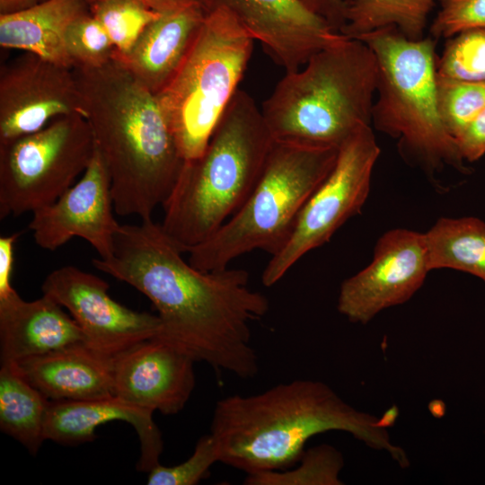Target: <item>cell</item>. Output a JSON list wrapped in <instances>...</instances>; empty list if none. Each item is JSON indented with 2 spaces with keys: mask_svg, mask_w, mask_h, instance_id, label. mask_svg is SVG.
I'll return each mask as SVG.
<instances>
[{
  "mask_svg": "<svg viewBox=\"0 0 485 485\" xmlns=\"http://www.w3.org/2000/svg\"><path fill=\"white\" fill-rule=\"evenodd\" d=\"M48 400L21 374L14 363L1 364L0 429L35 455L45 439Z\"/></svg>",
  "mask_w": 485,
  "mask_h": 485,
  "instance_id": "7402d4cb",
  "label": "cell"
},
{
  "mask_svg": "<svg viewBox=\"0 0 485 485\" xmlns=\"http://www.w3.org/2000/svg\"><path fill=\"white\" fill-rule=\"evenodd\" d=\"M152 219L119 225L112 254L96 258L99 270L128 283L154 304L158 338L216 370L241 378L259 372L251 323L269 312V301L249 287L243 269L202 271Z\"/></svg>",
  "mask_w": 485,
  "mask_h": 485,
  "instance_id": "6da1fadb",
  "label": "cell"
},
{
  "mask_svg": "<svg viewBox=\"0 0 485 485\" xmlns=\"http://www.w3.org/2000/svg\"><path fill=\"white\" fill-rule=\"evenodd\" d=\"M188 354L154 337L112 356L113 395L164 415L181 411L195 387Z\"/></svg>",
  "mask_w": 485,
  "mask_h": 485,
  "instance_id": "9a60e30c",
  "label": "cell"
},
{
  "mask_svg": "<svg viewBox=\"0 0 485 485\" xmlns=\"http://www.w3.org/2000/svg\"><path fill=\"white\" fill-rule=\"evenodd\" d=\"M204 0L194 1L161 13L142 32L131 50L114 53L126 68L154 94L173 77L206 17Z\"/></svg>",
  "mask_w": 485,
  "mask_h": 485,
  "instance_id": "ac0fdd59",
  "label": "cell"
},
{
  "mask_svg": "<svg viewBox=\"0 0 485 485\" xmlns=\"http://www.w3.org/2000/svg\"><path fill=\"white\" fill-rule=\"evenodd\" d=\"M436 75L485 82V29L466 30L446 39L443 52L436 58Z\"/></svg>",
  "mask_w": 485,
  "mask_h": 485,
  "instance_id": "83f0119b",
  "label": "cell"
},
{
  "mask_svg": "<svg viewBox=\"0 0 485 485\" xmlns=\"http://www.w3.org/2000/svg\"><path fill=\"white\" fill-rule=\"evenodd\" d=\"M74 113L84 115L72 67L25 52L1 69L0 143L37 132Z\"/></svg>",
  "mask_w": 485,
  "mask_h": 485,
  "instance_id": "4fadbf2b",
  "label": "cell"
},
{
  "mask_svg": "<svg viewBox=\"0 0 485 485\" xmlns=\"http://www.w3.org/2000/svg\"><path fill=\"white\" fill-rule=\"evenodd\" d=\"M219 462L216 441L209 433L201 436L193 454L184 462L164 466H154L147 477L149 485H195L209 474L210 467Z\"/></svg>",
  "mask_w": 485,
  "mask_h": 485,
  "instance_id": "f546056e",
  "label": "cell"
},
{
  "mask_svg": "<svg viewBox=\"0 0 485 485\" xmlns=\"http://www.w3.org/2000/svg\"><path fill=\"white\" fill-rule=\"evenodd\" d=\"M429 267L466 272L485 284V222L473 216L439 218L425 233Z\"/></svg>",
  "mask_w": 485,
  "mask_h": 485,
  "instance_id": "603a6c76",
  "label": "cell"
},
{
  "mask_svg": "<svg viewBox=\"0 0 485 485\" xmlns=\"http://www.w3.org/2000/svg\"><path fill=\"white\" fill-rule=\"evenodd\" d=\"M41 290L69 312L86 344L102 354L112 357L160 334L157 314L122 305L109 295L105 280L75 266L51 271Z\"/></svg>",
  "mask_w": 485,
  "mask_h": 485,
  "instance_id": "7c38bea8",
  "label": "cell"
},
{
  "mask_svg": "<svg viewBox=\"0 0 485 485\" xmlns=\"http://www.w3.org/2000/svg\"><path fill=\"white\" fill-rule=\"evenodd\" d=\"M39 3V0H0V14L24 10Z\"/></svg>",
  "mask_w": 485,
  "mask_h": 485,
  "instance_id": "d590c367",
  "label": "cell"
},
{
  "mask_svg": "<svg viewBox=\"0 0 485 485\" xmlns=\"http://www.w3.org/2000/svg\"><path fill=\"white\" fill-rule=\"evenodd\" d=\"M380 153L371 126L362 127L340 146L334 166L307 199L287 240L263 269L265 287L278 283L304 255L328 242L346 221L360 213Z\"/></svg>",
  "mask_w": 485,
  "mask_h": 485,
  "instance_id": "30bf717a",
  "label": "cell"
},
{
  "mask_svg": "<svg viewBox=\"0 0 485 485\" xmlns=\"http://www.w3.org/2000/svg\"><path fill=\"white\" fill-rule=\"evenodd\" d=\"M440 10L429 28L435 40L449 39L463 31L485 29V0H439Z\"/></svg>",
  "mask_w": 485,
  "mask_h": 485,
  "instance_id": "4dcf8cb0",
  "label": "cell"
},
{
  "mask_svg": "<svg viewBox=\"0 0 485 485\" xmlns=\"http://www.w3.org/2000/svg\"><path fill=\"white\" fill-rule=\"evenodd\" d=\"M113 212L110 176L96 150L74 185L53 203L32 213L29 228L42 249L55 251L79 237L94 248L99 258L107 259L112 254L120 225Z\"/></svg>",
  "mask_w": 485,
  "mask_h": 485,
  "instance_id": "5bb4252c",
  "label": "cell"
},
{
  "mask_svg": "<svg viewBox=\"0 0 485 485\" xmlns=\"http://www.w3.org/2000/svg\"><path fill=\"white\" fill-rule=\"evenodd\" d=\"M153 413L115 395L84 401H50L45 419V439L66 445H79L93 441L99 426L126 421L134 427L140 442L137 468L149 472L159 464L163 448Z\"/></svg>",
  "mask_w": 485,
  "mask_h": 485,
  "instance_id": "e0dca14e",
  "label": "cell"
},
{
  "mask_svg": "<svg viewBox=\"0 0 485 485\" xmlns=\"http://www.w3.org/2000/svg\"><path fill=\"white\" fill-rule=\"evenodd\" d=\"M278 81L260 108L276 141L340 146L372 124L378 67L362 40L341 38Z\"/></svg>",
  "mask_w": 485,
  "mask_h": 485,
  "instance_id": "5b68a950",
  "label": "cell"
},
{
  "mask_svg": "<svg viewBox=\"0 0 485 485\" xmlns=\"http://www.w3.org/2000/svg\"><path fill=\"white\" fill-rule=\"evenodd\" d=\"M91 14L110 36L119 56L128 54L144 30L161 13L136 0H89Z\"/></svg>",
  "mask_w": 485,
  "mask_h": 485,
  "instance_id": "484cf974",
  "label": "cell"
},
{
  "mask_svg": "<svg viewBox=\"0 0 485 485\" xmlns=\"http://www.w3.org/2000/svg\"><path fill=\"white\" fill-rule=\"evenodd\" d=\"M273 141L260 108L238 89L205 150L184 162L162 206L161 226L183 253L211 237L241 207Z\"/></svg>",
  "mask_w": 485,
  "mask_h": 485,
  "instance_id": "277c9868",
  "label": "cell"
},
{
  "mask_svg": "<svg viewBox=\"0 0 485 485\" xmlns=\"http://www.w3.org/2000/svg\"><path fill=\"white\" fill-rule=\"evenodd\" d=\"M338 152L274 140L244 203L211 237L188 251V261L199 270L214 271L254 250L277 253L305 202L334 166Z\"/></svg>",
  "mask_w": 485,
  "mask_h": 485,
  "instance_id": "52a82bcc",
  "label": "cell"
},
{
  "mask_svg": "<svg viewBox=\"0 0 485 485\" xmlns=\"http://www.w3.org/2000/svg\"><path fill=\"white\" fill-rule=\"evenodd\" d=\"M95 151L91 127L81 113L0 143V218L53 203L84 172Z\"/></svg>",
  "mask_w": 485,
  "mask_h": 485,
  "instance_id": "9c48e42d",
  "label": "cell"
},
{
  "mask_svg": "<svg viewBox=\"0 0 485 485\" xmlns=\"http://www.w3.org/2000/svg\"><path fill=\"white\" fill-rule=\"evenodd\" d=\"M397 417L395 406L377 417L355 409L321 381L297 379L219 400L210 434L219 462L246 474L293 467L308 440L329 431L347 432L407 467L405 452L392 443L388 432Z\"/></svg>",
  "mask_w": 485,
  "mask_h": 485,
  "instance_id": "7a4b0ae2",
  "label": "cell"
},
{
  "mask_svg": "<svg viewBox=\"0 0 485 485\" xmlns=\"http://www.w3.org/2000/svg\"><path fill=\"white\" fill-rule=\"evenodd\" d=\"M83 111L110 176L115 213L152 219L184 164L156 94L114 56L72 67Z\"/></svg>",
  "mask_w": 485,
  "mask_h": 485,
  "instance_id": "3957f363",
  "label": "cell"
},
{
  "mask_svg": "<svg viewBox=\"0 0 485 485\" xmlns=\"http://www.w3.org/2000/svg\"><path fill=\"white\" fill-rule=\"evenodd\" d=\"M456 143L464 161L474 162L485 154V109L465 128Z\"/></svg>",
  "mask_w": 485,
  "mask_h": 485,
  "instance_id": "1f68e13d",
  "label": "cell"
},
{
  "mask_svg": "<svg viewBox=\"0 0 485 485\" xmlns=\"http://www.w3.org/2000/svg\"><path fill=\"white\" fill-rule=\"evenodd\" d=\"M43 1H46V0H39V3H40V2H43Z\"/></svg>",
  "mask_w": 485,
  "mask_h": 485,
  "instance_id": "8d00e7d4",
  "label": "cell"
},
{
  "mask_svg": "<svg viewBox=\"0 0 485 485\" xmlns=\"http://www.w3.org/2000/svg\"><path fill=\"white\" fill-rule=\"evenodd\" d=\"M65 47L72 67L102 66L116 51L110 36L90 10L70 24L65 36Z\"/></svg>",
  "mask_w": 485,
  "mask_h": 485,
  "instance_id": "f1b7e54d",
  "label": "cell"
},
{
  "mask_svg": "<svg viewBox=\"0 0 485 485\" xmlns=\"http://www.w3.org/2000/svg\"><path fill=\"white\" fill-rule=\"evenodd\" d=\"M436 99L441 120L456 138L485 109V82H472L437 76Z\"/></svg>",
  "mask_w": 485,
  "mask_h": 485,
  "instance_id": "4316f807",
  "label": "cell"
},
{
  "mask_svg": "<svg viewBox=\"0 0 485 485\" xmlns=\"http://www.w3.org/2000/svg\"><path fill=\"white\" fill-rule=\"evenodd\" d=\"M429 271L425 234L392 229L377 241L372 261L341 283L338 311L351 322L366 324L410 300Z\"/></svg>",
  "mask_w": 485,
  "mask_h": 485,
  "instance_id": "8fae6325",
  "label": "cell"
},
{
  "mask_svg": "<svg viewBox=\"0 0 485 485\" xmlns=\"http://www.w3.org/2000/svg\"><path fill=\"white\" fill-rule=\"evenodd\" d=\"M313 13L322 18L330 27L340 32L345 24V0H301Z\"/></svg>",
  "mask_w": 485,
  "mask_h": 485,
  "instance_id": "836d02e7",
  "label": "cell"
},
{
  "mask_svg": "<svg viewBox=\"0 0 485 485\" xmlns=\"http://www.w3.org/2000/svg\"><path fill=\"white\" fill-rule=\"evenodd\" d=\"M50 401H84L113 395L112 357L76 344L14 363Z\"/></svg>",
  "mask_w": 485,
  "mask_h": 485,
  "instance_id": "ffe728a7",
  "label": "cell"
},
{
  "mask_svg": "<svg viewBox=\"0 0 485 485\" xmlns=\"http://www.w3.org/2000/svg\"><path fill=\"white\" fill-rule=\"evenodd\" d=\"M88 12L86 0H46L0 14V46L72 67L65 47L66 32L75 20Z\"/></svg>",
  "mask_w": 485,
  "mask_h": 485,
  "instance_id": "44dd1931",
  "label": "cell"
},
{
  "mask_svg": "<svg viewBox=\"0 0 485 485\" xmlns=\"http://www.w3.org/2000/svg\"><path fill=\"white\" fill-rule=\"evenodd\" d=\"M206 17L171 81L157 94L184 161L198 157L238 90L253 38L223 5L205 1Z\"/></svg>",
  "mask_w": 485,
  "mask_h": 485,
  "instance_id": "ba28073f",
  "label": "cell"
},
{
  "mask_svg": "<svg viewBox=\"0 0 485 485\" xmlns=\"http://www.w3.org/2000/svg\"><path fill=\"white\" fill-rule=\"evenodd\" d=\"M20 234L0 236V301L9 299L18 293L12 285L14 260V245Z\"/></svg>",
  "mask_w": 485,
  "mask_h": 485,
  "instance_id": "d6a6232c",
  "label": "cell"
},
{
  "mask_svg": "<svg viewBox=\"0 0 485 485\" xmlns=\"http://www.w3.org/2000/svg\"><path fill=\"white\" fill-rule=\"evenodd\" d=\"M356 39L372 49L377 61L375 128L398 138L401 153L428 170L445 165L464 170L457 143L438 112L436 40H409L392 26Z\"/></svg>",
  "mask_w": 485,
  "mask_h": 485,
  "instance_id": "8992f818",
  "label": "cell"
},
{
  "mask_svg": "<svg viewBox=\"0 0 485 485\" xmlns=\"http://www.w3.org/2000/svg\"><path fill=\"white\" fill-rule=\"evenodd\" d=\"M82 343L86 341L79 326L52 298L25 301L18 294L0 301L1 364Z\"/></svg>",
  "mask_w": 485,
  "mask_h": 485,
  "instance_id": "d6986e66",
  "label": "cell"
},
{
  "mask_svg": "<svg viewBox=\"0 0 485 485\" xmlns=\"http://www.w3.org/2000/svg\"><path fill=\"white\" fill-rule=\"evenodd\" d=\"M225 6L286 72L341 38L301 0H204Z\"/></svg>",
  "mask_w": 485,
  "mask_h": 485,
  "instance_id": "2e32d148",
  "label": "cell"
},
{
  "mask_svg": "<svg viewBox=\"0 0 485 485\" xmlns=\"http://www.w3.org/2000/svg\"><path fill=\"white\" fill-rule=\"evenodd\" d=\"M344 465L340 452L329 445L304 450L291 468L246 474V485H341Z\"/></svg>",
  "mask_w": 485,
  "mask_h": 485,
  "instance_id": "d4e9b609",
  "label": "cell"
},
{
  "mask_svg": "<svg viewBox=\"0 0 485 485\" xmlns=\"http://www.w3.org/2000/svg\"><path fill=\"white\" fill-rule=\"evenodd\" d=\"M89 1V0H86ZM138 1L145 5H146L148 8L159 12L163 13L165 11H169L171 9L176 8L178 6L198 1V0H136Z\"/></svg>",
  "mask_w": 485,
  "mask_h": 485,
  "instance_id": "e575fe53",
  "label": "cell"
},
{
  "mask_svg": "<svg viewBox=\"0 0 485 485\" xmlns=\"http://www.w3.org/2000/svg\"><path fill=\"white\" fill-rule=\"evenodd\" d=\"M436 0H345V24L340 33L356 39L365 33L395 27L409 40L424 38L428 16Z\"/></svg>",
  "mask_w": 485,
  "mask_h": 485,
  "instance_id": "cb8c5ba5",
  "label": "cell"
}]
</instances>
